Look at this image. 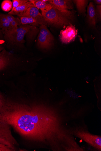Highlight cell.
I'll use <instances>...</instances> for the list:
<instances>
[{
  "label": "cell",
  "instance_id": "obj_1",
  "mask_svg": "<svg viewBox=\"0 0 101 151\" xmlns=\"http://www.w3.org/2000/svg\"><path fill=\"white\" fill-rule=\"evenodd\" d=\"M3 121L24 135L36 140L53 139L61 145L69 135L56 114L47 107H26L10 101L7 104Z\"/></svg>",
  "mask_w": 101,
  "mask_h": 151
},
{
  "label": "cell",
  "instance_id": "obj_2",
  "mask_svg": "<svg viewBox=\"0 0 101 151\" xmlns=\"http://www.w3.org/2000/svg\"><path fill=\"white\" fill-rule=\"evenodd\" d=\"M32 26L21 24L17 29L8 31L4 36L5 43L14 47L23 48L25 42L24 37Z\"/></svg>",
  "mask_w": 101,
  "mask_h": 151
},
{
  "label": "cell",
  "instance_id": "obj_3",
  "mask_svg": "<svg viewBox=\"0 0 101 151\" xmlns=\"http://www.w3.org/2000/svg\"><path fill=\"white\" fill-rule=\"evenodd\" d=\"M42 15L47 25L61 27L69 25L70 23L69 19L53 6Z\"/></svg>",
  "mask_w": 101,
  "mask_h": 151
},
{
  "label": "cell",
  "instance_id": "obj_4",
  "mask_svg": "<svg viewBox=\"0 0 101 151\" xmlns=\"http://www.w3.org/2000/svg\"><path fill=\"white\" fill-rule=\"evenodd\" d=\"M53 35L45 25H40L37 42L38 47L42 50H49L54 45Z\"/></svg>",
  "mask_w": 101,
  "mask_h": 151
},
{
  "label": "cell",
  "instance_id": "obj_5",
  "mask_svg": "<svg viewBox=\"0 0 101 151\" xmlns=\"http://www.w3.org/2000/svg\"><path fill=\"white\" fill-rule=\"evenodd\" d=\"M73 134L97 150H101V137L91 134L82 129H76Z\"/></svg>",
  "mask_w": 101,
  "mask_h": 151
},
{
  "label": "cell",
  "instance_id": "obj_6",
  "mask_svg": "<svg viewBox=\"0 0 101 151\" xmlns=\"http://www.w3.org/2000/svg\"><path fill=\"white\" fill-rule=\"evenodd\" d=\"M48 3L59 11L68 19H73L74 17L73 13L69 10L73 8L71 1L67 0H49Z\"/></svg>",
  "mask_w": 101,
  "mask_h": 151
},
{
  "label": "cell",
  "instance_id": "obj_7",
  "mask_svg": "<svg viewBox=\"0 0 101 151\" xmlns=\"http://www.w3.org/2000/svg\"><path fill=\"white\" fill-rule=\"evenodd\" d=\"M17 16L20 17H30L35 19L39 25H47L39 9L35 7L28 8L25 12Z\"/></svg>",
  "mask_w": 101,
  "mask_h": 151
},
{
  "label": "cell",
  "instance_id": "obj_8",
  "mask_svg": "<svg viewBox=\"0 0 101 151\" xmlns=\"http://www.w3.org/2000/svg\"><path fill=\"white\" fill-rule=\"evenodd\" d=\"M78 32L76 27L70 23L65 29L60 32V37L62 42L64 44H67L73 41Z\"/></svg>",
  "mask_w": 101,
  "mask_h": 151
},
{
  "label": "cell",
  "instance_id": "obj_9",
  "mask_svg": "<svg viewBox=\"0 0 101 151\" xmlns=\"http://www.w3.org/2000/svg\"><path fill=\"white\" fill-rule=\"evenodd\" d=\"M8 125L4 122H0V143L12 148V137Z\"/></svg>",
  "mask_w": 101,
  "mask_h": 151
},
{
  "label": "cell",
  "instance_id": "obj_10",
  "mask_svg": "<svg viewBox=\"0 0 101 151\" xmlns=\"http://www.w3.org/2000/svg\"><path fill=\"white\" fill-rule=\"evenodd\" d=\"M10 55L5 49L0 52V71L3 70L10 64Z\"/></svg>",
  "mask_w": 101,
  "mask_h": 151
},
{
  "label": "cell",
  "instance_id": "obj_11",
  "mask_svg": "<svg viewBox=\"0 0 101 151\" xmlns=\"http://www.w3.org/2000/svg\"><path fill=\"white\" fill-rule=\"evenodd\" d=\"M87 19L90 25L92 26H95L97 17L95 8L93 2L90 3L88 7Z\"/></svg>",
  "mask_w": 101,
  "mask_h": 151
},
{
  "label": "cell",
  "instance_id": "obj_12",
  "mask_svg": "<svg viewBox=\"0 0 101 151\" xmlns=\"http://www.w3.org/2000/svg\"><path fill=\"white\" fill-rule=\"evenodd\" d=\"M34 5V6L38 9H40L41 11V14H43L51 9L53 7V6L48 3H46L41 1L30 0Z\"/></svg>",
  "mask_w": 101,
  "mask_h": 151
},
{
  "label": "cell",
  "instance_id": "obj_13",
  "mask_svg": "<svg viewBox=\"0 0 101 151\" xmlns=\"http://www.w3.org/2000/svg\"><path fill=\"white\" fill-rule=\"evenodd\" d=\"M31 7H35L33 4L30 1H29L21 5L12 10L9 12L8 14L12 15H17L25 12L28 8Z\"/></svg>",
  "mask_w": 101,
  "mask_h": 151
},
{
  "label": "cell",
  "instance_id": "obj_14",
  "mask_svg": "<svg viewBox=\"0 0 101 151\" xmlns=\"http://www.w3.org/2000/svg\"><path fill=\"white\" fill-rule=\"evenodd\" d=\"M11 29L10 25L7 19L6 14L0 13V29L4 35Z\"/></svg>",
  "mask_w": 101,
  "mask_h": 151
},
{
  "label": "cell",
  "instance_id": "obj_15",
  "mask_svg": "<svg viewBox=\"0 0 101 151\" xmlns=\"http://www.w3.org/2000/svg\"><path fill=\"white\" fill-rule=\"evenodd\" d=\"M39 32V29L36 26H32L25 36L27 42L28 43L31 42L35 38Z\"/></svg>",
  "mask_w": 101,
  "mask_h": 151
},
{
  "label": "cell",
  "instance_id": "obj_16",
  "mask_svg": "<svg viewBox=\"0 0 101 151\" xmlns=\"http://www.w3.org/2000/svg\"><path fill=\"white\" fill-rule=\"evenodd\" d=\"M76 4L79 12L81 14L84 13L85 9L88 2V1L84 0H77L73 1Z\"/></svg>",
  "mask_w": 101,
  "mask_h": 151
},
{
  "label": "cell",
  "instance_id": "obj_17",
  "mask_svg": "<svg viewBox=\"0 0 101 151\" xmlns=\"http://www.w3.org/2000/svg\"><path fill=\"white\" fill-rule=\"evenodd\" d=\"M20 18L22 25H29L36 26L39 25L36 20L32 18L23 17H20Z\"/></svg>",
  "mask_w": 101,
  "mask_h": 151
},
{
  "label": "cell",
  "instance_id": "obj_18",
  "mask_svg": "<svg viewBox=\"0 0 101 151\" xmlns=\"http://www.w3.org/2000/svg\"><path fill=\"white\" fill-rule=\"evenodd\" d=\"M7 101L3 95L0 93V122H1Z\"/></svg>",
  "mask_w": 101,
  "mask_h": 151
},
{
  "label": "cell",
  "instance_id": "obj_19",
  "mask_svg": "<svg viewBox=\"0 0 101 151\" xmlns=\"http://www.w3.org/2000/svg\"><path fill=\"white\" fill-rule=\"evenodd\" d=\"M1 8L4 12H10L12 8V2L10 0H4L1 3Z\"/></svg>",
  "mask_w": 101,
  "mask_h": 151
},
{
  "label": "cell",
  "instance_id": "obj_20",
  "mask_svg": "<svg viewBox=\"0 0 101 151\" xmlns=\"http://www.w3.org/2000/svg\"><path fill=\"white\" fill-rule=\"evenodd\" d=\"M28 0H13L12 8V10H13L16 8L21 5L28 2Z\"/></svg>",
  "mask_w": 101,
  "mask_h": 151
},
{
  "label": "cell",
  "instance_id": "obj_21",
  "mask_svg": "<svg viewBox=\"0 0 101 151\" xmlns=\"http://www.w3.org/2000/svg\"><path fill=\"white\" fill-rule=\"evenodd\" d=\"M4 35L0 29V52L5 49L4 44L5 43L4 38Z\"/></svg>",
  "mask_w": 101,
  "mask_h": 151
},
{
  "label": "cell",
  "instance_id": "obj_22",
  "mask_svg": "<svg viewBox=\"0 0 101 151\" xmlns=\"http://www.w3.org/2000/svg\"><path fill=\"white\" fill-rule=\"evenodd\" d=\"M97 18L100 20L101 18V6L97 5L95 8Z\"/></svg>",
  "mask_w": 101,
  "mask_h": 151
},
{
  "label": "cell",
  "instance_id": "obj_23",
  "mask_svg": "<svg viewBox=\"0 0 101 151\" xmlns=\"http://www.w3.org/2000/svg\"><path fill=\"white\" fill-rule=\"evenodd\" d=\"M11 148L8 146L0 143V151H11Z\"/></svg>",
  "mask_w": 101,
  "mask_h": 151
},
{
  "label": "cell",
  "instance_id": "obj_24",
  "mask_svg": "<svg viewBox=\"0 0 101 151\" xmlns=\"http://www.w3.org/2000/svg\"><path fill=\"white\" fill-rule=\"evenodd\" d=\"M95 3L99 5H101V0H95L94 1Z\"/></svg>",
  "mask_w": 101,
  "mask_h": 151
}]
</instances>
